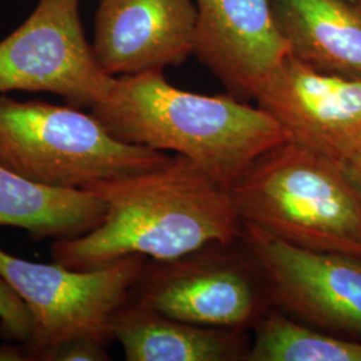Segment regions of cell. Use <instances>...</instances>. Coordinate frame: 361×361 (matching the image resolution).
I'll list each match as a JSON object with an SVG mask.
<instances>
[{"label":"cell","mask_w":361,"mask_h":361,"mask_svg":"<svg viewBox=\"0 0 361 361\" xmlns=\"http://www.w3.org/2000/svg\"><path fill=\"white\" fill-rule=\"evenodd\" d=\"M104 200L102 224L51 246L54 262L90 271L128 256L171 261L243 238L231 189L183 155L142 173L86 188Z\"/></svg>","instance_id":"cell-1"},{"label":"cell","mask_w":361,"mask_h":361,"mask_svg":"<svg viewBox=\"0 0 361 361\" xmlns=\"http://www.w3.org/2000/svg\"><path fill=\"white\" fill-rule=\"evenodd\" d=\"M90 110L118 140L183 155L229 189L261 155L289 140L259 106L231 94L180 90L164 71L116 78Z\"/></svg>","instance_id":"cell-2"},{"label":"cell","mask_w":361,"mask_h":361,"mask_svg":"<svg viewBox=\"0 0 361 361\" xmlns=\"http://www.w3.org/2000/svg\"><path fill=\"white\" fill-rule=\"evenodd\" d=\"M243 222L290 245L361 258V192L347 168L286 140L231 186Z\"/></svg>","instance_id":"cell-3"},{"label":"cell","mask_w":361,"mask_h":361,"mask_svg":"<svg viewBox=\"0 0 361 361\" xmlns=\"http://www.w3.org/2000/svg\"><path fill=\"white\" fill-rule=\"evenodd\" d=\"M170 157L118 140L75 106L20 102L0 94V165L32 182L86 189L158 168Z\"/></svg>","instance_id":"cell-4"},{"label":"cell","mask_w":361,"mask_h":361,"mask_svg":"<svg viewBox=\"0 0 361 361\" xmlns=\"http://www.w3.org/2000/svg\"><path fill=\"white\" fill-rule=\"evenodd\" d=\"M146 257L128 256L97 269L39 264L0 246V276L31 312L34 328L25 344L28 360H47L62 343L86 337L107 345L111 319L129 301Z\"/></svg>","instance_id":"cell-5"},{"label":"cell","mask_w":361,"mask_h":361,"mask_svg":"<svg viewBox=\"0 0 361 361\" xmlns=\"http://www.w3.org/2000/svg\"><path fill=\"white\" fill-rule=\"evenodd\" d=\"M116 79L94 55L79 0H39L26 20L0 40V94L52 92L91 109L110 94Z\"/></svg>","instance_id":"cell-6"},{"label":"cell","mask_w":361,"mask_h":361,"mask_svg":"<svg viewBox=\"0 0 361 361\" xmlns=\"http://www.w3.org/2000/svg\"><path fill=\"white\" fill-rule=\"evenodd\" d=\"M243 224L249 257L279 310L325 332L361 341V258L302 249Z\"/></svg>","instance_id":"cell-7"},{"label":"cell","mask_w":361,"mask_h":361,"mask_svg":"<svg viewBox=\"0 0 361 361\" xmlns=\"http://www.w3.org/2000/svg\"><path fill=\"white\" fill-rule=\"evenodd\" d=\"M258 106L289 140L349 168L361 159V78L322 73L290 54L259 85Z\"/></svg>","instance_id":"cell-8"},{"label":"cell","mask_w":361,"mask_h":361,"mask_svg":"<svg viewBox=\"0 0 361 361\" xmlns=\"http://www.w3.org/2000/svg\"><path fill=\"white\" fill-rule=\"evenodd\" d=\"M130 298L169 317L212 328L244 329L262 313L259 288L245 262L205 249L171 261L146 258Z\"/></svg>","instance_id":"cell-9"},{"label":"cell","mask_w":361,"mask_h":361,"mask_svg":"<svg viewBox=\"0 0 361 361\" xmlns=\"http://www.w3.org/2000/svg\"><path fill=\"white\" fill-rule=\"evenodd\" d=\"M194 0H99L92 51L111 77L164 71L194 55Z\"/></svg>","instance_id":"cell-10"},{"label":"cell","mask_w":361,"mask_h":361,"mask_svg":"<svg viewBox=\"0 0 361 361\" xmlns=\"http://www.w3.org/2000/svg\"><path fill=\"white\" fill-rule=\"evenodd\" d=\"M194 55L228 94L255 99L264 79L290 54L274 25L271 0H194Z\"/></svg>","instance_id":"cell-11"},{"label":"cell","mask_w":361,"mask_h":361,"mask_svg":"<svg viewBox=\"0 0 361 361\" xmlns=\"http://www.w3.org/2000/svg\"><path fill=\"white\" fill-rule=\"evenodd\" d=\"M113 338L129 361L246 360L243 329L180 322L129 298L111 319Z\"/></svg>","instance_id":"cell-12"},{"label":"cell","mask_w":361,"mask_h":361,"mask_svg":"<svg viewBox=\"0 0 361 361\" xmlns=\"http://www.w3.org/2000/svg\"><path fill=\"white\" fill-rule=\"evenodd\" d=\"M292 56L312 68L361 78V6L347 0H271Z\"/></svg>","instance_id":"cell-13"},{"label":"cell","mask_w":361,"mask_h":361,"mask_svg":"<svg viewBox=\"0 0 361 361\" xmlns=\"http://www.w3.org/2000/svg\"><path fill=\"white\" fill-rule=\"evenodd\" d=\"M104 200L86 189H56L0 165V228L28 233L32 241H67L98 228Z\"/></svg>","instance_id":"cell-14"},{"label":"cell","mask_w":361,"mask_h":361,"mask_svg":"<svg viewBox=\"0 0 361 361\" xmlns=\"http://www.w3.org/2000/svg\"><path fill=\"white\" fill-rule=\"evenodd\" d=\"M249 361H361V341L300 322L283 310L261 316Z\"/></svg>","instance_id":"cell-15"},{"label":"cell","mask_w":361,"mask_h":361,"mask_svg":"<svg viewBox=\"0 0 361 361\" xmlns=\"http://www.w3.org/2000/svg\"><path fill=\"white\" fill-rule=\"evenodd\" d=\"M34 322L26 302L0 276V338L26 344Z\"/></svg>","instance_id":"cell-16"},{"label":"cell","mask_w":361,"mask_h":361,"mask_svg":"<svg viewBox=\"0 0 361 361\" xmlns=\"http://www.w3.org/2000/svg\"><path fill=\"white\" fill-rule=\"evenodd\" d=\"M110 360L106 345L86 337H77L62 343L54 349L46 361Z\"/></svg>","instance_id":"cell-17"},{"label":"cell","mask_w":361,"mask_h":361,"mask_svg":"<svg viewBox=\"0 0 361 361\" xmlns=\"http://www.w3.org/2000/svg\"><path fill=\"white\" fill-rule=\"evenodd\" d=\"M28 360L26 352L11 345L0 347V361H23Z\"/></svg>","instance_id":"cell-18"},{"label":"cell","mask_w":361,"mask_h":361,"mask_svg":"<svg viewBox=\"0 0 361 361\" xmlns=\"http://www.w3.org/2000/svg\"><path fill=\"white\" fill-rule=\"evenodd\" d=\"M347 170H348L350 178L356 183V186L359 188V190L361 192V159L359 162H356L355 165L347 168Z\"/></svg>","instance_id":"cell-19"},{"label":"cell","mask_w":361,"mask_h":361,"mask_svg":"<svg viewBox=\"0 0 361 361\" xmlns=\"http://www.w3.org/2000/svg\"><path fill=\"white\" fill-rule=\"evenodd\" d=\"M347 1H350V3H356V4H361V0H347Z\"/></svg>","instance_id":"cell-20"},{"label":"cell","mask_w":361,"mask_h":361,"mask_svg":"<svg viewBox=\"0 0 361 361\" xmlns=\"http://www.w3.org/2000/svg\"><path fill=\"white\" fill-rule=\"evenodd\" d=\"M360 6H361V4H360Z\"/></svg>","instance_id":"cell-21"}]
</instances>
